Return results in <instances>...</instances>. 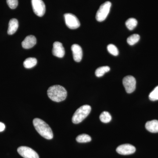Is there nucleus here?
<instances>
[{
    "mask_svg": "<svg viewBox=\"0 0 158 158\" xmlns=\"http://www.w3.org/2000/svg\"><path fill=\"white\" fill-rule=\"evenodd\" d=\"M33 124L35 129L43 138L51 140L53 138V134L52 129L46 123L39 118L33 120Z\"/></svg>",
    "mask_w": 158,
    "mask_h": 158,
    "instance_id": "f257e3e1",
    "label": "nucleus"
},
{
    "mask_svg": "<svg viewBox=\"0 0 158 158\" xmlns=\"http://www.w3.org/2000/svg\"><path fill=\"white\" fill-rule=\"evenodd\" d=\"M48 97L53 101L59 102L65 100L67 92L64 87L59 85L51 86L47 91Z\"/></svg>",
    "mask_w": 158,
    "mask_h": 158,
    "instance_id": "f03ea898",
    "label": "nucleus"
},
{
    "mask_svg": "<svg viewBox=\"0 0 158 158\" xmlns=\"http://www.w3.org/2000/svg\"><path fill=\"white\" fill-rule=\"evenodd\" d=\"M91 110V107L88 105H84L78 108L73 116V123L78 124L81 122L90 114Z\"/></svg>",
    "mask_w": 158,
    "mask_h": 158,
    "instance_id": "7ed1b4c3",
    "label": "nucleus"
},
{
    "mask_svg": "<svg viewBox=\"0 0 158 158\" xmlns=\"http://www.w3.org/2000/svg\"><path fill=\"white\" fill-rule=\"evenodd\" d=\"M111 5L110 2H106L100 6L96 15V19L98 21H103L106 19L110 12Z\"/></svg>",
    "mask_w": 158,
    "mask_h": 158,
    "instance_id": "20e7f679",
    "label": "nucleus"
},
{
    "mask_svg": "<svg viewBox=\"0 0 158 158\" xmlns=\"http://www.w3.org/2000/svg\"><path fill=\"white\" fill-rule=\"evenodd\" d=\"M64 16L65 24L69 28L74 30L80 27L81 23L75 15L71 13H66Z\"/></svg>",
    "mask_w": 158,
    "mask_h": 158,
    "instance_id": "39448f33",
    "label": "nucleus"
},
{
    "mask_svg": "<svg viewBox=\"0 0 158 158\" xmlns=\"http://www.w3.org/2000/svg\"><path fill=\"white\" fill-rule=\"evenodd\" d=\"M32 8L34 13L39 17H42L45 13V5L42 0H31Z\"/></svg>",
    "mask_w": 158,
    "mask_h": 158,
    "instance_id": "423d86ee",
    "label": "nucleus"
},
{
    "mask_svg": "<svg viewBox=\"0 0 158 158\" xmlns=\"http://www.w3.org/2000/svg\"><path fill=\"white\" fill-rule=\"evenodd\" d=\"M123 84L127 93H132L135 90L136 81L134 77L127 76L125 77L123 80Z\"/></svg>",
    "mask_w": 158,
    "mask_h": 158,
    "instance_id": "0eeeda50",
    "label": "nucleus"
},
{
    "mask_svg": "<svg viewBox=\"0 0 158 158\" xmlns=\"http://www.w3.org/2000/svg\"><path fill=\"white\" fill-rule=\"evenodd\" d=\"M18 152L24 158H39V155L33 149L27 147L21 146L17 149Z\"/></svg>",
    "mask_w": 158,
    "mask_h": 158,
    "instance_id": "6e6552de",
    "label": "nucleus"
},
{
    "mask_svg": "<svg viewBox=\"0 0 158 158\" xmlns=\"http://www.w3.org/2000/svg\"><path fill=\"white\" fill-rule=\"evenodd\" d=\"M117 153L122 155L132 154L136 151L135 146L130 144H123L119 145L116 149Z\"/></svg>",
    "mask_w": 158,
    "mask_h": 158,
    "instance_id": "1a4fd4ad",
    "label": "nucleus"
},
{
    "mask_svg": "<svg viewBox=\"0 0 158 158\" xmlns=\"http://www.w3.org/2000/svg\"><path fill=\"white\" fill-rule=\"evenodd\" d=\"M52 54L55 56L62 58L64 57L65 51L63 45L61 43L56 41L53 45Z\"/></svg>",
    "mask_w": 158,
    "mask_h": 158,
    "instance_id": "9d476101",
    "label": "nucleus"
},
{
    "mask_svg": "<svg viewBox=\"0 0 158 158\" xmlns=\"http://www.w3.org/2000/svg\"><path fill=\"white\" fill-rule=\"evenodd\" d=\"M71 50L74 61L78 62H81L83 57V51L81 47L78 44H74L72 46Z\"/></svg>",
    "mask_w": 158,
    "mask_h": 158,
    "instance_id": "9b49d317",
    "label": "nucleus"
},
{
    "mask_svg": "<svg viewBox=\"0 0 158 158\" xmlns=\"http://www.w3.org/2000/svg\"><path fill=\"white\" fill-rule=\"evenodd\" d=\"M37 43V39L33 35H29L26 37L22 43L23 48L30 49L32 48Z\"/></svg>",
    "mask_w": 158,
    "mask_h": 158,
    "instance_id": "f8f14e48",
    "label": "nucleus"
},
{
    "mask_svg": "<svg viewBox=\"0 0 158 158\" xmlns=\"http://www.w3.org/2000/svg\"><path fill=\"white\" fill-rule=\"evenodd\" d=\"M145 128L150 132L158 133V120L154 119L147 122L145 124Z\"/></svg>",
    "mask_w": 158,
    "mask_h": 158,
    "instance_id": "ddd939ff",
    "label": "nucleus"
},
{
    "mask_svg": "<svg viewBox=\"0 0 158 158\" xmlns=\"http://www.w3.org/2000/svg\"><path fill=\"white\" fill-rule=\"evenodd\" d=\"M18 27V21L15 19H11L9 22L8 34L9 35H12V34H14L17 31Z\"/></svg>",
    "mask_w": 158,
    "mask_h": 158,
    "instance_id": "4468645a",
    "label": "nucleus"
},
{
    "mask_svg": "<svg viewBox=\"0 0 158 158\" xmlns=\"http://www.w3.org/2000/svg\"><path fill=\"white\" fill-rule=\"evenodd\" d=\"M37 59L34 58H27L23 62V65L25 68L27 69H31L33 68L37 65Z\"/></svg>",
    "mask_w": 158,
    "mask_h": 158,
    "instance_id": "2eb2a0df",
    "label": "nucleus"
},
{
    "mask_svg": "<svg viewBox=\"0 0 158 158\" xmlns=\"http://www.w3.org/2000/svg\"><path fill=\"white\" fill-rule=\"evenodd\" d=\"M110 67L108 66H101L99 67L95 71V75L98 77H102L105 73L110 71Z\"/></svg>",
    "mask_w": 158,
    "mask_h": 158,
    "instance_id": "dca6fc26",
    "label": "nucleus"
},
{
    "mask_svg": "<svg viewBox=\"0 0 158 158\" xmlns=\"http://www.w3.org/2000/svg\"><path fill=\"white\" fill-rule=\"evenodd\" d=\"M137 24H138V21L137 20L133 18L129 19L126 22V25L130 31H132L134 30L137 26Z\"/></svg>",
    "mask_w": 158,
    "mask_h": 158,
    "instance_id": "f3484780",
    "label": "nucleus"
},
{
    "mask_svg": "<svg viewBox=\"0 0 158 158\" xmlns=\"http://www.w3.org/2000/svg\"><path fill=\"white\" fill-rule=\"evenodd\" d=\"M76 141L79 143H87L91 141V138L89 135L83 134L77 137Z\"/></svg>",
    "mask_w": 158,
    "mask_h": 158,
    "instance_id": "a211bd4d",
    "label": "nucleus"
},
{
    "mask_svg": "<svg viewBox=\"0 0 158 158\" xmlns=\"http://www.w3.org/2000/svg\"><path fill=\"white\" fill-rule=\"evenodd\" d=\"M99 118L101 121L104 123H108L110 122L112 119V116L110 113L106 111L102 112Z\"/></svg>",
    "mask_w": 158,
    "mask_h": 158,
    "instance_id": "6ab92c4d",
    "label": "nucleus"
},
{
    "mask_svg": "<svg viewBox=\"0 0 158 158\" xmlns=\"http://www.w3.org/2000/svg\"><path fill=\"white\" fill-rule=\"evenodd\" d=\"M140 38V36L138 34H133L127 38V42L129 45H133L138 42Z\"/></svg>",
    "mask_w": 158,
    "mask_h": 158,
    "instance_id": "aec40b11",
    "label": "nucleus"
},
{
    "mask_svg": "<svg viewBox=\"0 0 158 158\" xmlns=\"http://www.w3.org/2000/svg\"><path fill=\"white\" fill-rule=\"evenodd\" d=\"M107 50L108 52L111 55H113L114 56H118V48L114 44H110L108 45Z\"/></svg>",
    "mask_w": 158,
    "mask_h": 158,
    "instance_id": "412c9836",
    "label": "nucleus"
},
{
    "mask_svg": "<svg viewBox=\"0 0 158 158\" xmlns=\"http://www.w3.org/2000/svg\"><path fill=\"white\" fill-rule=\"evenodd\" d=\"M149 98L152 101H156L158 100V86L154 88L149 95Z\"/></svg>",
    "mask_w": 158,
    "mask_h": 158,
    "instance_id": "4be33fe9",
    "label": "nucleus"
},
{
    "mask_svg": "<svg viewBox=\"0 0 158 158\" xmlns=\"http://www.w3.org/2000/svg\"><path fill=\"white\" fill-rule=\"evenodd\" d=\"M7 3L10 9H15L18 5V0H7Z\"/></svg>",
    "mask_w": 158,
    "mask_h": 158,
    "instance_id": "5701e85b",
    "label": "nucleus"
},
{
    "mask_svg": "<svg viewBox=\"0 0 158 158\" xmlns=\"http://www.w3.org/2000/svg\"><path fill=\"white\" fill-rule=\"evenodd\" d=\"M6 129V125L3 123L0 122V132H2Z\"/></svg>",
    "mask_w": 158,
    "mask_h": 158,
    "instance_id": "b1692460",
    "label": "nucleus"
}]
</instances>
